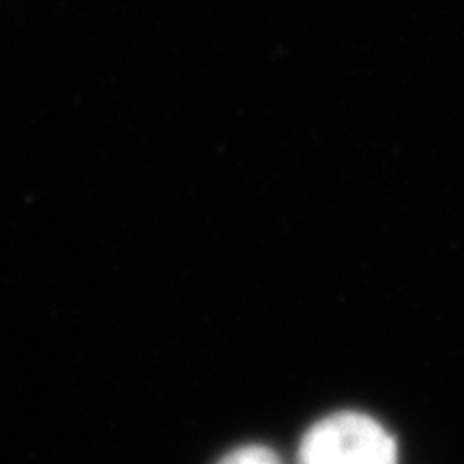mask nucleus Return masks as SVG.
<instances>
[{
    "mask_svg": "<svg viewBox=\"0 0 464 464\" xmlns=\"http://www.w3.org/2000/svg\"><path fill=\"white\" fill-rule=\"evenodd\" d=\"M218 464H284L282 458L274 450L265 445H246V448L232 450Z\"/></svg>",
    "mask_w": 464,
    "mask_h": 464,
    "instance_id": "nucleus-2",
    "label": "nucleus"
},
{
    "mask_svg": "<svg viewBox=\"0 0 464 464\" xmlns=\"http://www.w3.org/2000/svg\"><path fill=\"white\" fill-rule=\"evenodd\" d=\"M299 464H398L396 440L374 417L334 413L316 421L299 445Z\"/></svg>",
    "mask_w": 464,
    "mask_h": 464,
    "instance_id": "nucleus-1",
    "label": "nucleus"
}]
</instances>
